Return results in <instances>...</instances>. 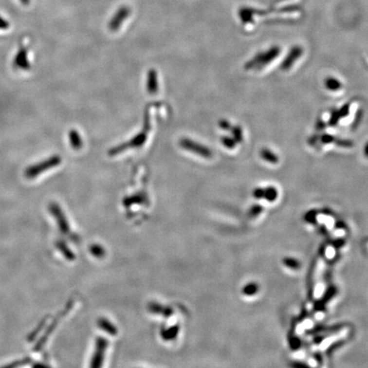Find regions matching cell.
<instances>
[{"label": "cell", "instance_id": "obj_4", "mask_svg": "<svg viewBox=\"0 0 368 368\" xmlns=\"http://www.w3.org/2000/svg\"><path fill=\"white\" fill-rule=\"evenodd\" d=\"M181 146L184 147V148H186V149H188L189 151L194 152V153L203 155V156H209L211 154L210 151L205 147L194 143V142L190 141V140H182L181 141Z\"/></svg>", "mask_w": 368, "mask_h": 368}, {"label": "cell", "instance_id": "obj_5", "mask_svg": "<svg viewBox=\"0 0 368 368\" xmlns=\"http://www.w3.org/2000/svg\"><path fill=\"white\" fill-rule=\"evenodd\" d=\"M69 139H70V143H71V146L75 148V149H78L80 148L82 146V140L81 137L79 136L76 130L72 129L71 131L69 132Z\"/></svg>", "mask_w": 368, "mask_h": 368}, {"label": "cell", "instance_id": "obj_6", "mask_svg": "<svg viewBox=\"0 0 368 368\" xmlns=\"http://www.w3.org/2000/svg\"><path fill=\"white\" fill-rule=\"evenodd\" d=\"M153 72L150 73L148 75V80H147V91L150 93H155L158 91V81L154 82V80H156V78H154L153 80Z\"/></svg>", "mask_w": 368, "mask_h": 368}, {"label": "cell", "instance_id": "obj_2", "mask_svg": "<svg viewBox=\"0 0 368 368\" xmlns=\"http://www.w3.org/2000/svg\"><path fill=\"white\" fill-rule=\"evenodd\" d=\"M13 65L15 68L21 70H29L30 62L27 56V51L26 48L21 47L17 51L16 56L14 58Z\"/></svg>", "mask_w": 368, "mask_h": 368}, {"label": "cell", "instance_id": "obj_3", "mask_svg": "<svg viewBox=\"0 0 368 368\" xmlns=\"http://www.w3.org/2000/svg\"><path fill=\"white\" fill-rule=\"evenodd\" d=\"M129 9L127 6H122L119 9L109 23V28L112 31H117L127 17H129Z\"/></svg>", "mask_w": 368, "mask_h": 368}, {"label": "cell", "instance_id": "obj_7", "mask_svg": "<svg viewBox=\"0 0 368 368\" xmlns=\"http://www.w3.org/2000/svg\"><path fill=\"white\" fill-rule=\"evenodd\" d=\"M10 27V23L4 18L0 17V30H6Z\"/></svg>", "mask_w": 368, "mask_h": 368}, {"label": "cell", "instance_id": "obj_8", "mask_svg": "<svg viewBox=\"0 0 368 368\" xmlns=\"http://www.w3.org/2000/svg\"><path fill=\"white\" fill-rule=\"evenodd\" d=\"M21 3H23L24 5H27L30 3V0H20Z\"/></svg>", "mask_w": 368, "mask_h": 368}, {"label": "cell", "instance_id": "obj_1", "mask_svg": "<svg viewBox=\"0 0 368 368\" xmlns=\"http://www.w3.org/2000/svg\"><path fill=\"white\" fill-rule=\"evenodd\" d=\"M61 157L59 155H52L46 160H43L41 162L33 165L31 166L27 167L25 170V176L32 179L43 173L47 170H50L53 167L57 166L61 163Z\"/></svg>", "mask_w": 368, "mask_h": 368}]
</instances>
